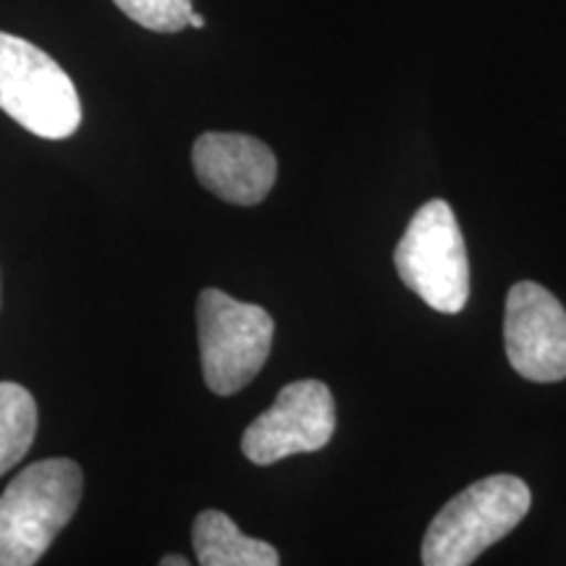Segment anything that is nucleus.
I'll return each instance as SVG.
<instances>
[{
	"label": "nucleus",
	"mask_w": 566,
	"mask_h": 566,
	"mask_svg": "<svg viewBox=\"0 0 566 566\" xmlns=\"http://www.w3.org/2000/svg\"><path fill=\"white\" fill-rule=\"evenodd\" d=\"M189 27H195V30H202L205 27V19L200 17V13L192 11V17H189Z\"/></svg>",
	"instance_id": "nucleus-13"
},
{
	"label": "nucleus",
	"mask_w": 566,
	"mask_h": 566,
	"mask_svg": "<svg viewBox=\"0 0 566 566\" xmlns=\"http://www.w3.org/2000/svg\"><path fill=\"white\" fill-rule=\"evenodd\" d=\"M192 546L197 564L202 566H279L281 556L271 543L244 535L233 525L229 514L208 512L197 514L192 527Z\"/></svg>",
	"instance_id": "nucleus-9"
},
{
	"label": "nucleus",
	"mask_w": 566,
	"mask_h": 566,
	"mask_svg": "<svg viewBox=\"0 0 566 566\" xmlns=\"http://www.w3.org/2000/svg\"><path fill=\"white\" fill-rule=\"evenodd\" d=\"M82 488L74 459H42L21 470L0 495V566L38 564L80 509Z\"/></svg>",
	"instance_id": "nucleus-1"
},
{
	"label": "nucleus",
	"mask_w": 566,
	"mask_h": 566,
	"mask_svg": "<svg viewBox=\"0 0 566 566\" xmlns=\"http://www.w3.org/2000/svg\"><path fill=\"white\" fill-rule=\"evenodd\" d=\"M38 433V405L24 386L0 384V475L13 470Z\"/></svg>",
	"instance_id": "nucleus-10"
},
{
	"label": "nucleus",
	"mask_w": 566,
	"mask_h": 566,
	"mask_svg": "<svg viewBox=\"0 0 566 566\" xmlns=\"http://www.w3.org/2000/svg\"><path fill=\"white\" fill-rule=\"evenodd\" d=\"M336 433V405L323 380L283 386L271 409L244 430L242 451L252 464L268 467L294 454H313Z\"/></svg>",
	"instance_id": "nucleus-6"
},
{
	"label": "nucleus",
	"mask_w": 566,
	"mask_h": 566,
	"mask_svg": "<svg viewBox=\"0 0 566 566\" xmlns=\"http://www.w3.org/2000/svg\"><path fill=\"white\" fill-rule=\"evenodd\" d=\"M0 111L42 139L80 129L82 103L74 82L45 51L0 32Z\"/></svg>",
	"instance_id": "nucleus-5"
},
{
	"label": "nucleus",
	"mask_w": 566,
	"mask_h": 566,
	"mask_svg": "<svg viewBox=\"0 0 566 566\" xmlns=\"http://www.w3.org/2000/svg\"><path fill=\"white\" fill-rule=\"evenodd\" d=\"M530 504L533 493L522 478L491 475L478 480L433 516L422 541V564H472L525 520Z\"/></svg>",
	"instance_id": "nucleus-2"
},
{
	"label": "nucleus",
	"mask_w": 566,
	"mask_h": 566,
	"mask_svg": "<svg viewBox=\"0 0 566 566\" xmlns=\"http://www.w3.org/2000/svg\"><path fill=\"white\" fill-rule=\"evenodd\" d=\"M407 289L438 313H462L470 300V260L462 229L446 200H430L415 212L394 252Z\"/></svg>",
	"instance_id": "nucleus-3"
},
{
	"label": "nucleus",
	"mask_w": 566,
	"mask_h": 566,
	"mask_svg": "<svg viewBox=\"0 0 566 566\" xmlns=\"http://www.w3.org/2000/svg\"><path fill=\"white\" fill-rule=\"evenodd\" d=\"M506 357L516 373L533 384L566 378V310L535 281L509 289L504 315Z\"/></svg>",
	"instance_id": "nucleus-7"
},
{
	"label": "nucleus",
	"mask_w": 566,
	"mask_h": 566,
	"mask_svg": "<svg viewBox=\"0 0 566 566\" xmlns=\"http://www.w3.org/2000/svg\"><path fill=\"white\" fill-rule=\"evenodd\" d=\"M160 566H189V562L184 556H163Z\"/></svg>",
	"instance_id": "nucleus-12"
},
{
	"label": "nucleus",
	"mask_w": 566,
	"mask_h": 566,
	"mask_svg": "<svg viewBox=\"0 0 566 566\" xmlns=\"http://www.w3.org/2000/svg\"><path fill=\"white\" fill-rule=\"evenodd\" d=\"M113 3L150 32H181L192 17V0H113Z\"/></svg>",
	"instance_id": "nucleus-11"
},
{
	"label": "nucleus",
	"mask_w": 566,
	"mask_h": 566,
	"mask_svg": "<svg viewBox=\"0 0 566 566\" xmlns=\"http://www.w3.org/2000/svg\"><path fill=\"white\" fill-rule=\"evenodd\" d=\"M197 334L205 384L212 394L231 396L263 370L275 323L258 304L233 300L221 289H205L197 300Z\"/></svg>",
	"instance_id": "nucleus-4"
},
{
	"label": "nucleus",
	"mask_w": 566,
	"mask_h": 566,
	"mask_svg": "<svg viewBox=\"0 0 566 566\" xmlns=\"http://www.w3.org/2000/svg\"><path fill=\"white\" fill-rule=\"evenodd\" d=\"M197 179L231 205H260L271 195L279 163L265 142L250 134L205 132L192 147Z\"/></svg>",
	"instance_id": "nucleus-8"
}]
</instances>
